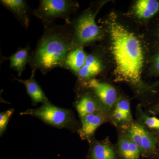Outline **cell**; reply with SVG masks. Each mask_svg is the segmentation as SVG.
Listing matches in <instances>:
<instances>
[{
	"label": "cell",
	"mask_w": 159,
	"mask_h": 159,
	"mask_svg": "<svg viewBox=\"0 0 159 159\" xmlns=\"http://www.w3.org/2000/svg\"><path fill=\"white\" fill-rule=\"evenodd\" d=\"M85 86L93 92L103 105L108 108H111L117 100V93L112 86L100 82L93 78L84 82Z\"/></svg>",
	"instance_id": "cell-6"
},
{
	"label": "cell",
	"mask_w": 159,
	"mask_h": 159,
	"mask_svg": "<svg viewBox=\"0 0 159 159\" xmlns=\"http://www.w3.org/2000/svg\"><path fill=\"white\" fill-rule=\"evenodd\" d=\"M144 127L138 123H134L129 130V139L136 144L142 151V139Z\"/></svg>",
	"instance_id": "cell-17"
},
{
	"label": "cell",
	"mask_w": 159,
	"mask_h": 159,
	"mask_svg": "<svg viewBox=\"0 0 159 159\" xmlns=\"http://www.w3.org/2000/svg\"></svg>",
	"instance_id": "cell-25"
},
{
	"label": "cell",
	"mask_w": 159,
	"mask_h": 159,
	"mask_svg": "<svg viewBox=\"0 0 159 159\" xmlns=\"http://www.w3.org/2000/svg\"><path fill=\"white\" fill-rule=\"evenodd\" d=\"M113 117L114 119L118 122H123L127 121L130 116L115 109L113 112Z\"/></svg>",
	"instance_id": "cell-22"
},
{
	"label": "cell",
	"mask_w": 159,
	"mask_h": 159,
	"mask_svg": "<svg viewBox=\"0 0 159 159\" xmlns=\"http://www.w3.org/2000/svg\"><path fill=\"white\" fill-rule=\"evenodd\" d=\"M20 114L37 117L49 125L59 128L69 125L72 119L70 111L57 107L49 102L43 103L38 108L28 110Z\"/></svg>",
	"instance_id": "cell-5"
},
{
	"label": "cell",
	"mask_w": 159,
	"mask_h": 159,
	"mask_svg": "<svg viewBox=\"0 0 159 159\" xmlns=\"http://www.w3.org/2000/svg\"><path fill=\"white\" fill-rule=\"evenodd\" d=\"M100 7L94 10L89 8L79 17L69 21L74 31L72 48L84 47L101 39L102 32L96 21Z\"/></svg>",
	"instance_id": "cell-3"
},
{
	"label": "cell",
	"mask_w": 159,
	"mask_h": 159,
	"mask_svg": "<svg viewBox=\"0 0 159 159\" xmlns=\"http://www.w3.org/2000/svg\"><path fill=\"white\" fill-rule=\"evenodd\" d=\"M105 117L101 113L91 114L81 118L82 126L79 130L80 137L89 139L97 129L105 121Z\"/></svg>",
	"instance_id": "cell-12"
},
{
	"label": "cell",
	"mask_w": 159,
	"mask_h": 159,
	"mask_svg": "<svg viewBox=\"0 0 159 159\" xmlns=\"http://www.w3.org/2000/svg\"><path fill=\"white\" fill-rule=\"evenodd\" d=\"M154 66V69L156 72L158 74H159V52L157 54L155 58Z\"/></svg>",
	"instance_id": "cell-23"
},
{
	"label": "cell",
	"mask_w": 159,
	"mask_h": 159,
	"mask_svg": "<svg viewBox=\"0 0 159 159\" xmlns=\"http://www.w3.org/2000/svg\"><path fill=\"white\" fill-rule=\"evenodd\" d=\"M92 159H115L116 155L113 148L107 143H98L95 144L92 153Z\"/></svg>",
	"instance_id": "cell-16"
},
{
	"label": "cell",
	"mask_w": 159,
	"mask_h": 159,
	"mask_svg": "<svg viewBox=\"0 0 159 159\" xmlns=\"http://www.w3.org/2000/svg\"><path fill=\"white\" fill-rule=\"evenodd\" d=\"M159 11V2L156 0H139L134 6L135 13L139 18L147 19Z\"/></svg>",
	"instance_id": "cell-13"
},
{
	"label": "cell",
	"mask_w": 159,
	"mask_h": 159,
	"mask_svg": "<svg viewBox=\"0 0 159 159\" xmlns=\"http://www.w3.org/2000/svg\"><path fill=\"white\" fill-rule=\"evenodd\" d=\"M87 56L84 47L73 48L65 57L60 68L68 70L77 76L85 64Z\"/></svg>",
	"instance_id": "cell-8"
},
{
	"label": "cell",
	"mask_w": 159,
	"mask_h": 159,
	"mask_svg": "<svg viewBox=\"0 0 159 159\" xmlns=\"http://www.w3.org/2000/svg\"><path fill=\"white\" fill-rule=\"evenodd\" d=\"M35 72V71H31V77L29 79H20L14 77V79L25 85L27 93L34 104L40 102L43 104L49 102V100L41 87L35 80L34 78Z\"/></svg>",
	"instance_id": "cell-11"
},
{
	"label": "cell",
	"mask_w": 159,
	"mask_h": 159,
	"mask_svg": "<svg viewBox=\"0 0 159 159\" xmlns=\"http://www.w3.org/2000/svg\"><path fill=\"white\" fill-rule=\"evenodd\" d=\"M102 64L101 60L95 54H88L85 64L77 74V77L83 81L93 79L102 72Z\"/></svg>",
	"instance_id": "cell-9"
},
{
	"label": "cell",
	"mask_w": 159,
	"mask_h": 159,
	"mask_svg": "<svg viewBox=\"0 0 159 159\" xmlns=\"http://www.w3.org/2000/svg\"><path fill=\"white\" fill-rule=\"evenodd\" d=\"M109 30L116 80L141 87L144 64L141 43L133 33L116 21L110 22Z\"/></svg>",
	"instance_id": "cell-1"
},
{
	"label": "cell",
	"mask_w": 159,
	"mask_h": 159,
	"mask_svg": "<svg viewBox=\"0 0 159 159\" xmlns=\"http://www.w3.org/2000/svg\"><path fill=\"white\" fill-rule=\"evenodd\" d=\"M0 3L14 16L25 29H28L30 23L31 11L26 0H1Z\"/></svg>",
	"instance_id": "cell-7"
},
{
	"label": "cell",
	"mask_w": 159,
	"mask_h": 159,
	"mask_svg": "<svg viewBox=\"0 0 159 159\" xmlns=\"http://www.w3.org/2000/svg\"><path fill=\"white\" fill-rule=\"evenodd\" d=\"M145 125L149 128L159 130V119L156 117L143 116Z\"/></svg>",
	"instance_id": "cell-21"
},
{
	"label": "cell",
	"mask_w": 159,
	"mask_h": 159,
	"mask_svg": "<svg viewBox=\"0 0 159 159\" xmlns=\"http://www.w3.org/2000/svg\"><path fill=\"white\" fill-rule=\"evenodd\" d=\"M98 108L97 101L88 94L83 95L76 104L77 112L81 119L88 115L99 113Z\"/></svg>",
	"instance_id": "cell-14"
},
{
	"label": "cell",
	"mask_w": 159,
	"mask_h": 159,
	"mask_svg": "<svg viewBox=\"0 0 159 159\" xmlns=\"http://www.w3.org/2000/svg\"><path fill=\"white\" fill-rule=\"evenodd\" d=\"M156 109L157 112L159 113V104H158L157 106V108Z\"/></svg>",
	"instance_id": "cell-24"
},
{
	"label": "cell",
	"mask_w": 159,
	"mask_h": 159,
	"mask_svg": "<svg viewBox=\"0 0 159 159\" xmlns=\"http://www.w3.org/2000/svg\"><path fill=\"white\" fill-rule=\"evenodd\" d=\"M115 109L131 116L130 104L128 101L125 99H122L118 101Z\"/></svg>",
	"instance_id": "cell-20"
},
{
	"label": "cell",
	"mask_w": 159,
	"mask_h": 159,
	"mask_svg": "<svg viewBox=\"0 0 159 159\" xmlns=\"http://www.w3.org/2000/svg\"><path fill=\"white\" fill-rule=\"evenodd\" d=\"M78 7L77 2L71 0H41L37 8L32 11V14L45 26L54 23L57 19H62L68 22Z\"/></svg>",
	"instance_id": "cell-4"
},
{
	"label": "cell",
	"mask_w": 159,
	"mask_h": 159,
	"mask_svg": "<svg viewBox=\"0 0 159 159\" xmlns=\"http://www.w3.org/2000/svg\"><path fill=\"white\" fill-rule=\"evenodd\" d=\"M31 54V48L28 45L25 48H19L15 53L9 57H5V60H9V68L16 71L19 77H20L25 69L27 64H29Z\"/></svg>",
	"instance_id": "cell-10"
},
{
	"label": "cell",
	"mask_w": 159,
	"mask_h": 159,
	"mask_svg": "<svg viewBox=\"0 0 159 159\" xmlns=\"http://www.w3.org/2000/svg\"><path fill=\"white\" fill-rule=\"evenodd\" d=\"M119 148L120 155L123 159H139L141 151L129 138H122L120 139Z\"/></svg>",
	"instance_id": "cell-15"
},
{
	"label": "cell",
	"mask_w": 159,
	"mask_h": 159,
	"mask_svg": "<svg viewBox=\"0 0 159 159\" xmlns=\"http://www.w3.org/2000/svg\"><path fill=\"white\" fill-rule=\"evenodd\" d=\"M44 28L29 65L31 71L39 70L45 75L53 69L60 67L72 49L74 31L69 22L62 25L52 23Z\"/></svg>",
	"instance_id": "cell-2"
},
{
	"label": "cell",
	"mask_w": 159,
	"mask_h": 159,
	"mask_svg": "<svg viewBox=\"0 0 159 159\" xmlns=\"http://www.w3.org/2000/svg\"><path fill=\"white\" fill-rule=\"evenodd\" d=\"M14 112L13 109L8 110L0 113V134L2 135L6 130L8 122Z\"/></svg>",
	"instance_id": "cell-19"
},
{
	"label": "cell",
	"mask_w": 159,
	"mask_h": 159,
	"mask_svg": "<svg viewBox=\"0 0 159 159\" xmlns=\"http://www.w3.org/2000/svg\"><path fill=\"white\" fill-rule=\"evenodd\" d=\"M156 146V141L154 137L144 128L142 139V151H153Z\"/></svg>",
	"instance_id": "cell-18"
}]
</instances>
